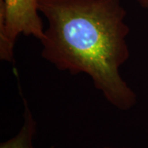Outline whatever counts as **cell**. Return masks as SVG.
Here are the masks:
<instances>
[{"label":"cell","mask_w":148,"mask_h":148,"mask_svg":"<svg viewBox=\"0 0 148 148\" xmlns=\"http://www.w3.org/2000/svg\"><path fill=\"white\" fill-rule=\"evenodd\" d=\"M38 8L48 21L40 40L43 58L58 70L90 76L117 109L135 106L137 95L119 73L130 55L120 0H38Z\"/></svg>","instance_id":"cell-1"},{"label":"cell","mask_w":148,"mask_h":148,"mask_svg":"<svg viewBox=\"0 0 148 148\" xmlns=\"http://www.w3.org/2000/svg\"><path fill=\"white\" fill-rule=\"evenodd\" d=\"M38 0H0V58L12 62L13 49L20 35L44 37Z\"/></svg>","instance_id":"cell-2"},{"label":"cell","mask_w":148,"mask_h":148,"mask_svg":"<svg viewBox=\"0 0 148 148\" xmlns=\"http://www.w3.org/2000/svg\"><path fill=\"white\" fill-rule=\"evenodd\" d=\"M36 122L25 101L24 123L20 132L14 138L0 144V148H35L33 137L36 132Z\"/></svg>","instance_id":"cell-3"},{"label":"cell","mask_w":148,"mask_h":148,"mask_svg":"<svg viewBox=\"0 0 148 148\" xmlns=\"http://www.w3.org/2000/svg\"><path fill=\"white\" fill-rule=\"evenodd\" d=\"M138 2L140 6L143 7V8L148 9V0H138Z\"/></svg>","instance_id":"cell-4"},{"label":"cell","mask_w":148,"mask_h":148,"mask_svg":"<svg viewBox=\"0 0 148 148\" xmlns=\"http://www.w3.org/2000/svg\"><path fill=\"white\" fill-rule=\"evenodd\" d=\"M104 148H118V147H106ZM121 148H127V147H121Z\"/></svg>","instance_id":"cell-5"}]
</instances>
